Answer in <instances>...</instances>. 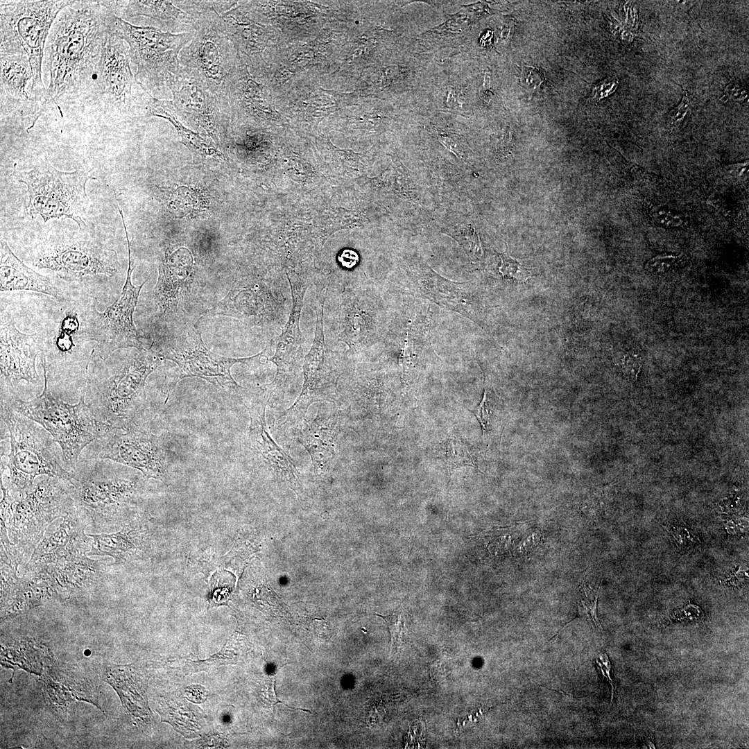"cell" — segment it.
<instances>
[{
	"instance_id": "6da1fadb",
	"label": "cell",
	"mask_w": 749,
	"mask_h": 749,
	"mask_svg": "<svg viewBox=\"0 0 749 749\" xmlns=\"http://www.w3.org/2000/svg\"><path fill=\"white\" fill-rule=\"evenodd\" d=\"M117 17L101 1H75L59 13L47 40L50 101L92 87Z\"/></svg>"
},
{
	"instance_id": "7a4b0ae2",
	"label": "cell",
	"mask_w": 749,
	"mask_h": 749,
	"mask_svg": "<svg viewBox=\"0 0 749 749\" xmlns=\"http://www.w3.org/2000/svg\"><path fill=\"white\" fill-rule=\"evenodd\" d=\"M162 359L153 345L136 349L121 363L112 354L104 359L90 354L83 393L97 418L122 430L140 425L146 406V381Z\"/></svg>"
},
{
	"instance_id": "3957f363",
	"label": "cell",
	"mask_w": 749,
	"mask_h": 749,
	"mask_svg": "<svg viewBox=\"0 0 749 749\" xmlns=\"http://www.w3.org/2000/svg\"><path fill=\"white\" fill-rule=\"evenodd\" d=\"M40 360L44 379L41 395L31 401H23L13 390L12 385L1 381V398L18 413L44 428L60 445L62 462L75 469L84 448L110 435L116 428L97 418L86 403L83 393L75 404L55 397L49 388L44 351Z\"/></svg>"
},
{
	"instance_id": "277c9868",
	"label": "cell",
	"mask_w": 749,
	"mask_h": 749,
	"mask_svg": "<svg viewBox=\"0 0 749 749\" xmlns=\"http://www.w3.org/2000/svg\"><path fill=\"white\" fill-rule=\"evenodd\" d=\"M62 481L46 476L23 492H11L1 480V521L20 563L35 550L47 526L73 506L70 486L64 485Z\"/></svg>"
},
{
	"instance_id": "5b68a950",
	"label": "cell",
	"mask_w": 749,
	"mask_h": 749,
	"mask_svg": "<svg viewBox=\"0 0 749 749\" xmlns=\"http://www.w3.org/2000/svg\"><path fill=\"white\" fill-rule=\"evenodd\" d=\"M75 1H1L0 52L27 55L32 89L44 107L50 101L42 79L46 39L59 13Z\"/></svg>"
},
{
	"instance_id": "8992f818",
	"label": "cell",
	"mask_w": 749,
	"mask_h": 749,
	"mask_svg": "<svg viewBox=\"0 0 749 749\" xmlns=\"http://www.w3.org/2000/svg\"><path fill=\"white\" fill-rule=\"evenodd\" d=\"M1 420L9 431L10 451L7 467L11 492H23L40 475L58 477L73 484L76 476L64 470L53 449L54 440L38 423L15 411L1 398Z\"/></svg>"
},
{
	"instance_id": "52a82bcc",
	"label": "cell",
	"mask_w": 749,
	"mask_h": 749,
	"mask_svg": "<svg viewBox=\"0 0 749 749\" xmlns=\"http://www.w3.org/2000/svg\"><path fill=\"white\" fill-rule=\"evenodd\" d=\"M13 175L27 187L25 208L30 217L40 216L44 223L68 218L80 230L85 229L84 216L89 205L86 184L89 180H96L89 171H61L46 163L28 171L15 170Z\"/></svg>"
},
{
	"instance_id": "ba28073f",
	"label": "cell",
	"mask_w": 749,
	"mask_h": 749,
	"mask_svg": "<svg viewBox=\"0 0 749 749\" xmlns=\"http://www.w3.org/2000/svg\"><path fill=\"white\" fill-rule=\"evenodd\" d=\"M114 33L128 44L130 60L137 67V85L153 97L173 80L181 67L180 53L196 35V31L173 33L137 26L119 16Z\"/></svg>"
},
{
	"instance_id": "9c48e42d",
	"label": "cell",
	"mask_w": 749,
	"mask_h": 749,
	"mask_svg": "<svg viewBox=\"0 0 749 749\" xmlns=\"http://www.w3.org/2000/svg\"><path fill=\"white\" fill-rule=\"evenodd\" d=\"M123 216L121 220L126 234L128 251L127 277L119 299L103 312L96 309L98 301L95 298L89 302L78 316L80 327L79 333L86 341L96 343L91 354L104 359L121 349L145 347L139 340L133 320L140 292L148 280L139 286L132 282L130 243Z\"/></svg>"
},
{
	"instance_id": "30bf717a",
	"label": "cell",
	"mask_w": 749,
	"mask_h": 749,
	"mask_svg": "<svg viewBox=\"0 0 749 749\" xmlns=\"http://www.w3.org/2000/svg\"><path fill=\"white\" fill-rule=\"evenodd\" d=\"M316 287V329L311 347L304 359L302 390L293 405L282 414L286 420L281 425L301 422L313 403L338 401L339 383L344 373V356L325 342L323 317L328 286L318 284Z\"/></svg>"
},
{
	"instance_id": "8fae6325",
	"label": "cell",
	"mask_w": 749,
	"mask_h": 749,
	"mask_svg": "<svg viewBox=\"0 0 749 749\" xmlns=\"http://www.w3.org/2000/svg\"><path fill=\"white\" fill-rule=\"evenodd\" d=\"M33 267L54 273L67 282L86 278L113 277L118 270L116 251L93 237L75 234L51 236L37 246Z\"/></svg>"
},
{
	"instance_id": "7c38bea8",
	"label": "cell",
	"mask_w": 749,
	"mask_h": 749,
	"mask_svg": "<svg viewBox=\"0 0 749 749\" xmlns=\"http://www.w3.org/2000/svg\"><path fill=\"white\" fill-rule=\"evenodd\" d=\"M216 1H209L194 24L196 35L179 55L182 67L194 70L206 87L220 95L239 55L231 46L221 16L215 11Z\"/></svg>"
},
{
	"instance_id": "4fadbf2b",
	"label": "cell",
	"mask_w": 749,
	"mask_h": 749,
	"mask_svg": "<svg viewBox=\"0 0 749 749\" xmlns=\"http://www.w3.org/2000/svg\"><path fill=\"white\" fill-rule=\"evenodd\" d=\"M157 351L163 359L177 363L180 370L178 381L185 377H198L216 388L242 393L245 389L233 379L231 368L236 363H247L261 357L266 349L250 357L222 356L211 352L203 342L199 330L187 325L181 333Z\"/></svg>"
},
{
	"instance_id": "5bb4252c",
	"label": "cell",
	"mask_w": 749,
	"mask_h": 749,
	"mask_svg": "<svg viewBox=\"0 0 749 749\" xmlns=\"http://www.w3.org/2000/svg\"><path fill=\"white\" fill-rule=\"evenodd\" d=\"M138 493L137 479L76 478L70 486L74 506L90 524L98 529L129 520Z\"/></svg>"
},
{
	"instance_id": "9a60e30c",
	"label": "cell",
	"mask_w": 749,
	"mask_h": 749,
	"mask_svg": "<svg viewBox=\"0 0 749 749\" xmlns=\"http://www.w3.org/2000/svg\"><path fill=\"white\" fill-rule=\"evenodd\" d=\"M169 87L178 116L191 126L202 127L219 146L222 127L230 116L223 94L212 93L194 70L182 66Z\"/></svg>"
},
{
	"instance_id": "2e32d148",
	"label": "cell",
	"mask_w": 749,
	"mask_h": 749,
	"mask_svg": "<svg viewBox=\"0 0 749 749\" xmlns=\"http://www.w3.org/2000/svg\"><path fill=\"white\" fill-rule=\"evenodd\" d=\"M95 443L98 445L97 459L135 468L146 479L161 480L164 477L167 458L160 438L140 425L126 430L114 429Z\"/></svg>"
},
{
	"instance_id": "e0dca14e",
	"label": "cell",
	"mask_w": 749,
	"mask_h": 749,
	"mask_svg": "<svg viewBox=\"0 0 749 749\" xmlns=\"http://www.w3.org/2000/svg\"><path fill=\"white\" fill-rule=\"evenodd\" d=\"M130 60L129 49L123 40L112 33L104 48L92 86L103 108L116 109L122 113L141 110L144 113V94L139 98L132 94V85L137 83L131 72Z\"/></svg>"
},
{
	"instance_id": "ac0fdd59",
	"label": "cell",
	"mask_w": 749,
	"mask_h": 749,
	"mask_svg": "<svg viewBox=\"0 0 749 749\" xmlns=\"http://www.w3.org/2000/svg\"><path fill=\"white\" fill-rule=\"evenodd\" d=\"M287 277L292 295V308L288 320L282 334L275 341V352L269 359L277 367L273 381L264 387L269 395V401L282 397L286 389L294 381L304 362V338L300 327V320L303 307V300L309 282L295 274H288Z\"/></svg>"
},
{
	"instance_id": "d6986e66",
	"label": "cell",
	"mask_w": 749,
	"mask_h": 749,
	"mask_svg": "<svg viewBox=\"0 0 749 749\" xmlns=\"http://www.w3.org/2000/svg\"><path fill=\"white\" fill-rule=\"evenodd\" d=\"M268 401L266 389L263 394L244 400L250 417L246 445L275 477L286 483L301 499H304L306 494L299 472L291 457L275 442L268 431L265 413Z\"/></svg>"
},
{
	"instance_id": "ffe728a7",
	"label": "cell",
	"mask_w": 749,
	"mask_h": 749,
	"mask_svg": "<svg viewBox=\"0 0 749 749\" xmlns=\"http://www.w3.org/2000/svg\"><path fill=\"white\" fill-rule=\"evenodd\" d=\"M58 529L46 536L33 551L25 566V572L40 570L58 562L73 560L89 551L92 538L84 532L89 523L74 504L63 517Z\"/></svg>"
},
{
	"instance_id": "44dd1931",
	"label": "cell",
	"mask_w": 749,
	"mask_h": 749,
	"mask_svg": "<svg viewBox=\"0 0 749 749\" xmlns=\"http://www.w3.org/2000/svg\"><path fill=\"white\" fill-rule=\"evenodd\" d=\"M279 307L275 286L260 280H236L227 294L205 313L259 325L274 321Z\"/></svg>"
},
{
	"instance_id": "7402d4cb",
	"label": "cell",
	"mask_w": 749,
	"mask_h": 749,
	"mask_svg": "<svg viewBox=\"0 0 749 749\" xmlns=\"http://www.w3.org/2000/svg\"><path fill=\"white\" fill-rule=\"evenodd\" d=\"M0 365L1 380L12 385L24 380L29 384L40 381L35 360L44 349L37 334H28L17 329L15 320L1 312Z\"/></svg>"
},
{
	"instance_id": "603a6c76",
	"label": "cell",
	"mask_w": 749,
	"mask_h": 749,
	"mask_svg": "<svg viewBox=\"0 0 749 749\" xmlns=\"http://www.w3.org/2000/svg\"><path fill=\"white\" fill-rule=\"evenodd\" d=\"M1 114H18L31 119L32 128L45 110L36 98L28 58L1 53Z\"/></svg>"
},
{
	"instance_id": "cb8c5ba5",
	"label": "cell",
	"mask_w": 749,
	"mask_h": 749,
	"mask_svg": "<svg viewBox=\"0 0 749 749\" xmlns=\"http://www.w3.org/2000/svg\"><path fill=\"white\" fill-rule=\"evenodd\" d=\"M192 271L193 257L184 248L166 254L160 262L153 300L158 315L166 321L184 311L187 293L192 288Z\"/></svg>"
},
{
	"instance_id": "d4e9b609",
	"label": "cell",
	"mask_w": 749,
	"mask_h": 749,
	"mask_svg": "<svg viewBox=\"0 0 749 749\" xmlns=\"http://www.w3.org/2000/svg\"><path fill=\"white\" fill-rule=\"evenodd\" d=\"M341 414L337 408L321 406L312 420L300 422L296 439L309 453L314 471L318 474L330 472L341 431Z\"/></svg>"
},
{
	"instance_id": "484cf974",
	"label": "cell",
	"mask_w": 749,
	"mask_h": 749,
	"mask_svg": "<svg viewBox=\"0 0 749 749\" xmlns=\"http://www.w3.org/2000/svg\"><path fill=\"white\" fill-rule=\"evenodd\" d=\"M89 556H111L114 564L146 560L151 553V533L146 520L141 517L123 524L119 532L93 535Z\"/></svg>"
},
{
	"instance_id": "4316f807",
	"label": "cell",
	"mask_w": 749,
	"mask_h": 749,
	"mask_svg": "<svg viewBox=\"0 0 749 749\" xmlns=\"http://www.w3.org/2000/svg\"><path fill=\"white\" fill-rule=\"evenodd\" d=\"M0 290L31 291L50 295L58 302L66 301L63 291L46 276L27 266L11 250L7 242H0Z\"/></svg>"
},
{
	"instance_id": "83f0119b",
	"label": "cell",
	"mask_w": 749,
	"mask_h": 749,
	"mask_svg": "<svg viewBox=\"0 0 749 749\" xmlns=\"http://www.w3.org/2000/svg\"><path fill=\"white\" fill-rule=\"evenodd\" d=\"M55 592L71 594L96 585L103 578L104 565L85 556L44 567Z\"/></svg>"
},
{
	"instance_id": "f1b7e54d",
	"label": "cell",
	"mask_w": 749,
	"mask_h": 749,
	"mask_svg": "<svg viewBox=\"0 0 749 749\" xmlns=\"http://www.w3.org/2000/svg\"><path fill=\"white\" fill-rule=\"evenodd\" d=\"M362 304L360 295L352 291L343 293L338 308V340L348 345L350 352L365 343L371 330V315Z\"/></svg>"
},
{
	"instance_id": "f546056e",
	"label": "cell",
	"mask_w": 749,
	"mask_h": 749,
	"mask_svg": "<svg viewBox=\"0 0 749 749\" xmlns=\"http://www.w3.org/2000/svg\"><path fill=\"white\" fill-rule=\"evenodd\" d=\"M105 679L117 691L124 707L135 716L149 718L147 704V680L133 665H111Z\"/></svg>"
},
{
	"instance_id": "4dcf8cb0",
	"label": "cell",
	"mask_w": 749,
	"mask_h": 749,
	"mask_svg": "<svg viewBox=\"0 0 749 749\" xmlns=\"http://www.w3.org/2000/svg\"><path fill=\"white\" fill-rule=\"evenodd\" d=\"M120 14L123 18L150 17L171 31H194L198 13L193 15L175 6L174 1H126Z\"/></svg>"
},
{
	"instance_id": "1f68e13d",
	"label": "cell",
	"mask_w": 749,
	"mask_h": 749,
	"mask_svg": "<svg viewBox=\"0 0 749 749\" xmlns=\"http://www.w3.org/2000/svg\"><path fill=\"white\" fill-rule=\"evenodd\" d=\"M150 116L164 118L171 122L181 137V142L192 153L204 158L226 160L224 154L212 141L185 127L179 121L173 101L158 99L146 93L144 98V117Z\"/></svg>"
},
{
	"instance_id": "d6a6232c",
	"label": "cell",
	"mask_w": 749,
	"mask_h": 749,
	"mask_svg": "<svg viewBox=\"0 0 749 749\" xmlns=\"http://www.w3.org/2000/svg\"><path fill=\"white\" fill-rule=\"evenodd\" d=\"M239 10V6H234L221 15L227 36L237 51L252 57L260 55L267 42L266 34L258 26L246 22Z\"/></svg>"
},
{
	"instance_id": "836d02e7",
	"label": "cell",
	"mask_w": 749,
	"mask_h": 749,
	"mask_svg": "<svg viewBox=\"0 0 749 749\" xmlns=\"http://www.w3.org/2000/svg\"><path fill=\"white\" fill-rule=\"evenodd\" d=\"M484 391L478 406L470 410L482 429L483 438L491 441L500 437L506 424V411L502 399L496 393L490 379L483 373Z\"/></svg>"
},
{
	"instance_id": "e575fe53",
	"label": "cell",
	"mask_w": 749,
	"mask_h": 749,
	"mask_svg": "<svg viewBox=\"0 0 749 749\" xmlns=\"http://www.w3.org/2000/svg\"><path fill=\"white\" fill-rule=\"evenodd\" d=\"M437 448L438 456L447 464L449 478L448 483L456 470L465 466L478 468V457L473 447L455 436L442 440Z\"/></svg>"
},
{
	"instance_id": "d590c367",
	"label": "cell",
	"mask_w": 749,
	"mask_h": 749,
	"mask_svg": "<svg viewBox=\"0 0 749 749\" xmlns=\"http://www.w3.org/2000/svg\"><path fill=\"white\" fill-rule=\"evenodd\" d=\"M578 598V617L587 619L591 625L602 630L597 616L598 591L590 585L583 583L579 587Z\"/></svg>"
},
{
	"instance_id": "8d00e7d4",
	"label": "cell",
	"mask_w": 749,
	"mask_h": 749,
	"mask_svg": "<svg viewBox=\"0 0 749 749\" xmlns=\"http://www.w3.org/2000/svg\"><path fill=\"white\" fill-rule=\"evenodd\" d=\"M497 255L501 261L499 271L503 278L516 282H524L530 277V270L510 257L507 250L502 253H497Z\"/></svg>"
},
{
	"instance_id": "74e56055",
	"label": "cell",
	"mask_w": 749,
	"mask_h": 749,
	"mask_svg": "<svg viewBox=\"0 0 749 749\" xmlns=\"http://www.w3.org/2000/svg\"><path fill=\"white\" fill-rule=\"evenodd\" d=\"M381 617L388 628L390 634V650L392 654H395L403 642L405 633V619L401 612H397L387 616L376 614Z\"/></svg>"
},
{
	"instance_id": "f35d334b",
	"label": "cell",
	"mask_w": 749,
	"mask_h": 749,
	"mask_svg": "<svg viewBox=\"0 0 749 749\" xmlns=\"http://www.w3.org/2000/svg\"><path fill=\"white\" fill-rule=\"evenodd\" d=\"M680 259V255L661 254L651 259L645 265L646 269L655 274L669 272Z\"/></svg>"
},
{
	"instance_id": "ab89813d",
	"label": "cell",
	"mask_w": 749,
	"mask_h": 749,
	"mask_svg": "<svg viewBox=\"0 0 749 749\" xmlns=\"http://www.w3.org/2000/svg\"><path fill=\"white\" fill-rule=\"evenodd\" d=\"M651 216L657 224L664 227H677L683 222L678 214L664 207H653Z\"/></svg>"
},
{
	"instance_id": "60d3db41",
	"label": "cell",
	"mask_w": 749,
	"mask_h": 749,
	"mask_svg": "<svg viewBox=\"0 0 749 749\" xmlns=\"http://www.w3.org/2000/svg\"><path fill=\"white\" fill-rule=\"evenodd\" d=\"M595 665L603 678L606 679L611 686V703H612L616 686L612 677V665L607 654L605 653H599L595 658Z\"/></svg>"
},
{
	"instance_id": "b9f144b4",
	"label": "cell",
	"mask_w": 749,
	"mask_h": 749,
	"mask_svg": "<svg viewBox=\"0 0 749 749\" xmlns=\"http://www.w3.org/2000/svg\"><path fill=\"white\" fill-rule=\"evenodd\" d=\"M275 682H276L275 677L268 678L266 682L265 689H264V691H262L261 692V697L262 701L267 703V704H269L273 707V711H274L275 705H277L278 703H281V704L284 705L286 707L292 709H297V710L300 709V710H302V711H304V712H307L309 713H311L310 710L301 709V708L292 707L289 706L288 705L284 703L281 700H279L278 699L277 695H276V693H275Z\"/></svg>"
},
{
	"instance_id": "7bdbcfd3",
	"label": "cell",
	"mask_w": 749,
	"mask_h": 749,
	"mask_svg": "<svg viewBox=\"0 0 749 749\" xmlns=\"http://www.w3.org/2000/svg\"><path fill=\"white\" fill-rule=\"evenodd\" d=\"M689 105L687 92L685 91L681 103L668 114V124L671 128L678 126L684 120L689 110Z\"/></svg>"
},
{
	"instance_id": "ee69618b",
	"label": "cell",
	"mask_w": 749,
	"mask_h": 749,
	"mask_svg": "<svg viewBox=\"0 0 749 749\" xmlns=\"http://www.w3.org/2000/svg\"><path fill=\"white\" fill-rule=\"evenodd\" d=\"M541 72L533 67H527L522 71V83L528 89H537L544 81Z\"/></svg>"
},
{
	"instance_id": "f6af8a7d",
	"label": "cell",
	"mask_w": 749,
	"mask_h": 749,
	"mask_svg": "<svg viewBox=\"0 0 749 749\" xmlns=\"http://www.w3.org/2000/svg\"><path fill=\"white\" fill-rule=\"evenodd\" d=\"M622 370L631 379H635L641 368V359L634 354H626L622 359Z\"/></svg>"
},
{
	"instance_id": "bcb514c9",
	"label": "cell",
	"mask_w": 749,
	"mask_h": 749,
	"mask_svg": "<svg viewBox=\"0 0 749 749\" xmlns=\"http://www.w3.org/2000/svg\"><path fill=\"white\" fill-rule=\"evenodd\" d=\"M618 82L613 79H607L596 85L594 90V98L601 99L610 94L615 90Z\"/></svg>"
},
{
	"instance_id": "7dc6e473",
	"label": "cell",
	"mask_w": 749,
	"mask_h": 749,
	"mask_svg": "<svg viewBox=\"0 0 749 749\" xmlns=\"http://www.w3.org/2000/svg\"><path fill=\"white\" fill-rule=\"evenodd\" d=\"M59 333L56 341V346L58 352L63 354H71L73 347L75 345L73 343L71 335L60 331H59Z\"/></svg>"
},
{
	"instance_id": "c3c4849f",
	"label": "cell",
	"mask_w": 749,
	"mask_h": 749,
	"mask_svg": "<svg viewBox=\"0 0 749 749\" xmlns=\"http://www.w3.org/2000/svg\"><path fill=\"white\" fill-rule=\"evenodd\" d=\"M185 694L188 700L193 703H203L207 697V693L201 686H190L186 689Z\"/></svg>"
},
{
	"instance_id": "681fc988",
	"label": "cell",
	"mask_w": 749,
	"mask_h": 749,
	"mask_svg": "<svg viewBox=\"0 0 749 749\" xmlns=\"http://www.w3.org/2000/svg\"><path fill=\"white\" fill-rule=\"evenodd\" d=\"M359 257L357 254L354 251L351 250H344L341 255L339 257V261L341 262L343 266L347 268H351L354 266L357 263Z\"/></svg>"
},
{
	"instance_id": "f907efd6",
	"label": "cell",
	"mask_w": 749,
	"mask_h": 749,
	"mask_svg": "<svg viewBox=\"0 0 749 749\" xmlns=\"http://www.w3.org/2000/svg\"><path fill=\"white\" fill-rule=\"evenodd\" d=\"M455 101H456L455 90L454 89H450L449 91V92H448L447 98V105L449 106H452V105H454Z\"/></svg>"
},
{
	"instance_id": "816d5d0a",
	"label": "cell",
	"mask_w": 749,
	"mask_h": 749,
	"mask_svg": "<svg viewBox=\"0 0 749 749\" xmlns=\"http://www.w3.org/2000/svg\"><path fill=\"white\" fill-rule=\"evenodd\" d=\"M490 84V73L489 71H486L485 72L484 80H483V90H484V92H486V91H488L489 89Z\"/></svg>"
}]
</instances>
